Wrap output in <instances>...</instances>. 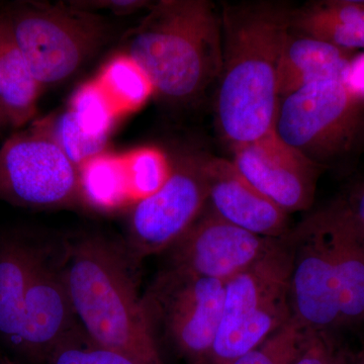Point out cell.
Returning <instances> with one entry per match:
<instances>
[{
    "label": "cell",
    "instance_id": "1",
    "mask_svg": "<svg viewBox=\"0 0 364 364\" xmlns=\"http://www.w3.org/2000/svg\"><path fill=\"white\" fill-rule=\"evenodd\" d=\"M291 13L284 4L267 1L223 9V67L215 112L220 133L232 147L258 140L274 128L277 68Z\"/></svg>",
    "mask_w": 364,
    "mask_h": 364
},
{
    "label": "cell",
    "instance_id": "2",
    "mask_svg": "<svg viewBox=\"0 0 364 364\" xmlns=\"http://www.w3.org/2000/svg\"><path fill=\"white\" fill-rule=\"evenodd\" d=\"M136 260L126 246L80 237L67 248L66 280L81 327L97 343L141 364H163L139 294Z\"/></svg>",
    "mask_w": 364,
    "mask_h": 364
},
{
    "label": "cell",
    "instance_id": "3",
    "mask_svg": "<svg viewBox=\"0 0 364 364\" xmlns=\"http://www.w3.org/2000/svg\"><path fill=\"white\" fill-rule=\"evenodd\" d=\"M123 47L160 100L189 104L221 73V14L208 0H160L127 33Z\"/></svg>",
    "mask_w": 364,
    "mask_h": 364
},
{
    "label": "cell",
    "instance_id": "4",
    "mask_svg": "<svg viewBox=\"0 0 364 364\" xmlns=\"http://www.w3.org/2000/svg\"><path fill=\"white\" fill-rule=\"evenodd\" d=\"M0 18L43 91L75 76L112 36L104 16L72 1L9 2L0 6Z\"/></svg>",
    "mask_w": 364,
    "mask_h": 364
},
{
    "label": "cell",
    "instance_id": "5",
    "mask_svg": "<svg viewBox=\"0 0 364 364\" xmlns=\"http://www.w3.org/2000/svg\"><path fill=\"white\" fill-rule=\"evenodd\" d=\"M289 233L259 260L225 284L221 323L210 364H232L291 318Z\"/></svg>",
    "mask_w": 364,
    "mask_h": 364
},
{
    "label": "cell",
    "instance_id": "6",
    "mask_svg": "<svg viewBox=\"0 0 364 364\" xmlns=\"http://www.w3.org/2000/svg\"><path fill=\"white\" fill-rule=\"evenodd\" d=\"M344 76L279 100L273 130L320 166L342 159L364 142V105L351 95Z\"/></svg>",
    "mask_w": 364,
    "mask_h": 364
},
{
    "label": "cell",
    "instance_id": "7",
    "mask_svg": "<svg viewBox=\"0 0 364 364\" xmlns=\"http://www.w3.org/2000/svg\"><path fill=\"white\" fill-rule=\"evenodd\" d=\"M225 284L170 268L143 296L153 328L162 324L191 364H210L221 323Z\"/></svg>",
    "mask_w": 364,
    "mask_h": 364
},
{
    "label": "cell",
    "instance_id": "8",
    "mask_svg": "<svg viewBox=\"0 0 364 364\" xmlns=\"http://www.w3.org/2000/svg\"><path fill=\"white\" fill-rule=\"evenodd\" d=\"M81 200L77 167L49 136L28 126L0 147V202L53 208Z\"/></svg>",
    "mask_w": 364,
    "mask_h": 364
},
{
    "label": "cell",
    "instance_id": "9",
    "mask_svg": "<svg viewBox=\"0 0 364 364\" xmlns=\"http://www.w3.org/2000/svg\"><path fill=\"white\" fill-rule=\"evenodd\" d=\"M207 157L176 158L164 186L136 203L126 247L136 261L168 250L202 215L208 203Z\"/></svg>",
    "mask_w": 364,
    "mask_h": 364
},
{
    "label": "cell",
    "instance_id": "10",
    "mask_svg": "<svg viewBox=\"0 0 364 364\" xmlns=\"http://www.w3.org/2000/svg\"><path fill=\"white\" fill-rule=\"evenodd\" d=\"M291 246L289 301L306 332L333 334L341 327L338 284L320 210L289 232Z\"/></svg>",
    "mask_w": 364,
    "mask_h": 364
},
{
    "label": "cell",
    "instance_id": "11",
    "mask_svg": "<svg viewBox=\"0 0 364 364\" xmlns=\"http://www.w3.org/2000/svg\"><path fill=\"white\" fill-rule=\"evenodd\" d=\"M68 244L41 243L26 294L18 355L45 364L64 337L79 324L66 280Z\"/></svg>",
    "mask_w": 364,
    "mask_h": 364
},
{
    "label": "cell",
    "instance_id": "12",
    "mask_svg": "<svg viewBox=\"0 0 364 364\" xmlns=\"http://www.w3.org/2000/svg\"><path fill=\"white\" fill-rule=\"evenodd\" d=\"M274 241L235 226L205 205L172 246L170 268L226 284L265 255Z\"/></svg>",
    "mask_w": 364,
    "mask_h": 364
},
{
    "label": "cell",
    "instance_id": "13",
    "mask_svg": "<svg viewBox=\"0 0 364 364\" xmlns=\"http://www.w3.org/2000/svg\"><path fill=\"white\" fill-rule=\"evenodd\" d=\"M232 148L231 161L237 169L287 214L312 205L321 166L284 142L274 130Z\"/></svg>",
    "mask_w": 364,
    "mask_h": 364
},
{
    "label": "cell",
    "instance_id": "14",
    "mask_svg": "<svg viewBox=\"0 0 364 364\" xmlns=\"http://www.w3.org/2000/svg\"><path fill=\"white\" fill-rule=\"evenodd\" d=\"M207 205L235 226L267 238H282L291 229L289 214L263 196L231 160L207 157Z\"/></svg>",
    "mask_w": 364,
    "mask_h": 364
},
{
    "label": "cell",
    "instance_id": "15",
    "mask_svg": "<svg viewBox=\"0 0 364 364\" xmlns=\"http://www.w3.org/2000/svg\"><path fill=\"white\" fill-rule=\"evenodd\" d=\"M338 284L341 327L364 324V225L344 198L321 208Z\"/></svg>",
    "mask_w": 364,
    "mask_h": 364
},
{
    "label": "cell",
    "instance_id": "16",
    "mask_svg": "<svg viewBox=\"0 0 364 364\" xmlns=\"http://www.w3.org/2000/svg\"><path fill=\"white\" fill-rule=\"evenodd\" d=\"M41 243L21 235L0 239V342L20 350L26 294Z\"/></svg>",
    "mask_w": 364,
    "mask_h": 364
},
{
    "label": "cell",
    "instance_id": "17",
    "mask_svg": "<svg viewBox=\"0 0 364 364\" xmlns=\"http://www.w3.org/2000/svg\"><path fill=\"white\" fill-rule=\"evenodd\" d=\"M352 53L291 30L277 68L279 100L312 83L343 77Z\"/></svg>",
    "mask_w": 364,
    "mask_h": 364
},
{
    "label": "cell",
    "instance_id": "18",
    "mask_svg": "<svg viewBox=\"0 0 364 364\" xmlns=\"http://www.w3.org/2000/svg\"><path fill=\"white\" fill-rule=\"evenodd\" d=\"M291 30L344 51L364 49V1L330 0L293 11Z\"/></svg>",
    "mask_w": 364,
    "mask_h": 364
},
{
    "label": "cell",
    "instance_id": "19",
    "mask_svg": "<svg viewBox=\"0 0 364 364\" xmlns=\"http://www.w3.org/2000/svg\"><path fill=\"white\" fill-rule=\"evenodd\" d=\"M42 92L13 33L0 18V105L14 129L32 123Z\"/></svg>",
    "mask_w": 364,
    "mask_h": 364
},
{
    "label": "cell",
    "instance_id": "20",
    "mask_svg": "<svg viewBox=\"0 0 364 364\" xmlns=\"http://www.w3.org/2000/svg\"><path fill=\"white\" fill-rule=\"evenodd\" d=\"M78 173L81 200L92 207L114 208L131 196L124 158L102 153L85 162Z\"/></svg>",
    "mask_w": 364,
    "mask_h": 364
},
{
    "label": "cell",
    "instance_id": "21",
    "mask_svg": "<svg viewBox=\"0 0 364 364\" xmlns=\"http://www.w3.org/2000/svg\"><path fill=\"white\" fill-rule=\"evenodd\" d=\"M97 81L121 111L139 109L154 93L145 72L124 54L109 60Z\"/></svg>",
    "mask_w": 364,
    "mask_h": 364
},
{
    "label": "cell",
    "instance_id": "22",
    "mask_svg": "<svg viewBox=\"0 0 364 364\" xmlns=\"http://www.w3.org/2000/svg\"><path fill=\"white\" fill-rule=\"evenodd\" d=\"M30 126L49 136L77 169L91 158L104 153L107 143L88 135L69 107L65 111L33 119Z\"/></svg>",
    "mask_w": 364,
    "mask_h": 364
},
{
    "label": "cell",
    "instance_id": "23",
    "mask_svg": "<svg viewBox=\"0 0 364 364\" xmlns=\"http://www.w3.org/2000/svg\"><path fill=\"white\" fill-rule=\"evenodd\" d=\"M69 109L88 135L109 140L117 116V109L98 81L79 87L71 98Z\"/></svg>",
    "mask_w": 364,
    "mask_h": 364
},
{
    "label": "cell",
    "instance_id": "24",
    "mask_svg": "<svg viewBox=\"0 0 364 364\" xmlns=\"http://www.w3.org/2000/svg\"><path fill=\"white\" fill-rule=\"evenodd\" d=\"M131 196L138 200L152 196L164 186L172 171V162L157 148H143L124 158Z\"/></svg>",
    "mask_w": 364,
    "mask_h": 364
},
{
    "label": "cell",
    "instance_id": "25",
    "mask_svg": "<svg viewBox=\"0 0 364 364\" xmlns=\"http://www.w3.org/2000/svg\"><path fill=\"white\" fill-rule=\"evenodd\" d=\"M45 364H141L95 341L80 324L64 337Z\"/></svg>",
    "mask_w": 364,
    "mask_h": 364
},
{
    "label": "cell",
    "instance_id": "26",
    "mask_svg": "<svg viewBox=\"0 0 364 364\" xmlns=\"http://www.w3.org/2000/svg\"><path fill=\"white\" fill-rule=\"evenodd\" d=\"M309 334L291 318L262 343L232 364H294L301 355Z\"/></svg>",
    "mask_w": 364,
    "mask_h": 364
},
{
    "label": "cell",
    "instance_id": "27",
    "mask_svg": "<svg viewBox=\"0 0 364 364\" xmlns=\"http://www.w3.org/2000/svg\"><path fill=\"white\" fill-rule=\"evenodd\" d=\"M294 364H353V358L336 343L333 334L310 333Z\"/></svg>",
    "mask_w": 364,
    "mask_h": 364
},
{
    "label": "cell",
    "instance_id": "28",
    "mask_svg": "<svg viewBox=\"0 0 364 364\" xmlns=\"http://www.w3.org/2000/svg\"><path fill=\"white\" fill-rule=\"evenodd\" d=\"M76 6L86 11H107L117 14V16H126L140 11V9L149 7L151 2L144 0H85V1H72Z\"/></svg>",
    "mask_w": 364,
    "mask_h": 364
},
{
    "label": "cell",
    "instance_id": "29",
    "mask_svg": "<svg viewBox=\"0 0 364 364\" xmlns=\"http://www.w3.org/2000/svg\"><path fill=\"white\" fill-rule=\"evenodd\" d=\"M344 82L351 95L364 105V52L351 57Z\"/></svg>",
    "mask_w": 364,
    "mask_h": 364
},
{
    "label": "cell",
    "instance_id": "30",
    "mask_svg": "<svg viewBox=\"0 0 364 364\" xmlns=\"http://www.w3.org/2000/svg\"><path fill=\"white\" fill-rule=\"evenodd\" d=\"M344 200L359 221L364 225V181L356 184Z\"/></svg>",
    "mask_w": 364,
    "mask_h": 364
},
{
    "label": "cell",
    "instance_id": "31",
    "mask_svg": "<svg viewBox=\"0 0 364 364\" xmlns=\"http://www.w3.org/2000/svg\"><path fill=\"white\" fill-rule=\"evenodd\" d=\"M9 128H13L11 119H9V114H7L4 107L0 105V134Z\"/></svg>",
    "mask_w": 364,
    "mask_h": 364
},
{
    "label": "cell",
    "instance_id": "32",
    "mask_svg": "<svg viewBox=\"0 0 364 364\" xmlns=\"http://www.w3.org/2000/svg\"><path fill=\"white\" fill-rule=\"evenodd\" d=\"M353 364H364V348L353 358Z\"/></svg>",
    "mask_w": 364,
    "mask_h": 364
},
{
    "label": "cell",
    "instance_id": "33",
    "mask_svg": "<svg viewBox=\"0 0 364 364\" xmlns=\"http://www.w3.org/2000/svg\"><path fill=\"white\" fill-rule=\"evenodd\" d=\"M0 364H18L7 356L0 355Z\"/></svg>",
    "mask_w": 364,
    "mask_h": 364
}]
</instances>
